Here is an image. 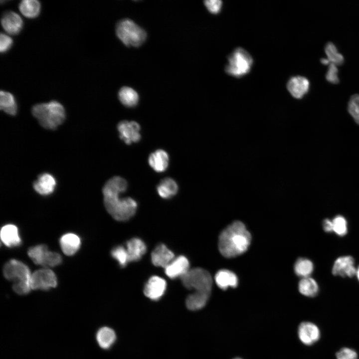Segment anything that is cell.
<instances>
[{"mask_svg": "<svg viewBox=\"0 0 359 359\" xmlns=\"http://www.w3.org/2000/svg\"><path fill=\"white\" fill-rule=\"evenodd\" d=\"M251 241V235L244 224L235 221L220 233L218 248L221 254L227 258L234 257L245 252Z\"/></svg>", "mask_w": 359, "mask_h": 359, "instance_id": "2", "label": "cell"}, {"mask_svg": "<svg viewBox=\"0 0 359 359\" xmlns=\"http://www.w3.org/2000/svg\"><path fill=\"white\" fill-rule=\"evenodd\" d=\"M0 108L6 114L14 116L17 111L16 102L13 95L5 91L0 92Z\"/></svg>", "mask_w": 359, "mask_h": 359, "instance_id": "27", "label": "cell"}, {"mask_svg": "<svg viewBox=\"0 0 359 359\" xmlns=\"http://www.w3.org/2000/svg\"><path fill=\"white\" fill-rule=\"evenodd\" d=\"M31 112L39 124L48 130L56 129L64 122L66 117L63 106L55 100L35 104Z\"/></svg>", "mask_w": 359, "mask_h": 359, "instance_id": "3", "label": "cell"}, {"mask_svg": "<svg viewBox=\"0 0 359 359\" xmlns=\"http://www.w3.org/2000/svg\"><path fill=\"white\" fill-rule=\"evenodd\" d=\"M210 294L209 292L194 291L186 299L185 305L187 308L191 311L202 309L206 304Z\"/></svg>", "mask_w": 359, "mask_h": 359, "instance_id": "23", "label": "cell"}, {"mask_svg": "<svg viewBox=\"0 0 359 359\" xmlns=\"http://www.w3.org/2000/svg\"><path fill=\"white\" fill-rule=\"evenodd\" d=\"M116 32L118 37L126 46L138 47L146 40V31L129 19H124L117 24Z\"/></svg>", "mask_w": 359, "mask_h": 359, "instance_id": "5", "label": "cell"}, {"mask_svg": "<svg viewBox=\"0 0 359 359\" xmlns=\"http://www.w3.org/2000/svg\"><path fill=\"white\" fill-rule=\"evenodd\" d=\"M159 195L165 199H169L175 195L178 191V185L172 178L162 180L157 187Z\"/></svg>", "mask_w": 359, "mask_h": 359, "instance_id": "25", "label": "cell"}, {"mask_svg": "<svg viewBox=\"0 0 359 359\" xmlns=\"http://www.w3.org/2000/svg\"><path fill=\"white\" fill-rule=\"evenodd\" d=\"M180 278L183 285L188 289L194 290V291L211 292V277L208 271L202 268L189 269Z\"/></svg>", "mask_w": 359, "mask_h": 359, "instance_id": "7", "label": "cell"}, {"mask_svg": "<svg viewBox=\"0 0 359 359\" xmlns=\"http://www.w3.org/2000/svg\"><path fill=\"white\" fill-rule=\"evenodd\" d=\"M57 278L50 269L45 268L35 271L31 275L30 286L33 290H48L55 287Z\"/></svg>", "mask_w": 359, "mask_h": 359, "instance_id": "9", "label": "cell"}, {"mask_svg": "<svg viewBox=\"0 0 359 359\" xmlns=\"http://www.w3.org/2000/svg\"><path fill=\"white\" fill-rule=\"evenodd\" d=\"M166 288V281L160 277L154 276L145 284L144 293L149 299L157 301L164 295Z\"/></svg>", "mask_w": 359, "mask_h": 359, "instance_id": "12", "label": "cell"}, {"mask_svg": "<svg viewBox=\"0 0 359 359\" xmlns=\"http://www.w3.org/2000/svg\"><path fill=\"white\" fill-rule=\"evenodd\" d=\"M287 88L294 98L300 99L308 92L310 88V82L304 76H293L288 81Z\"/></svg>", "mask_w": 359, "mask_h": 359, "instance_id": "13", "label": "cell"}, {"mask_svg": "<svg viewBox=\"0 0 359 359\" xmlns=\"http://www.w3.org/2000/svg\"><path fill=\"white\" fill-rule=\"evenodd\" d=\"M1 24L3 29L10 34L18 33L23 27V20L21 16L13 11L4 12L1 18Z\"/></svg>", "mask_w": 359, "mask_h": 359, "instance_id": "16", "label": "cell"}, {"mask_svg": "<svg viewBox=\"0 0 359 359\" xmlns=\"http://www.w3.org/2000/svg\"><path fill=\"white\" fill-rule=\"evenodd\" d=\"M13 43L12 39L8 35L1 33L0 35V51L1 53L5 52L11 47Z\"/></svg>", "mask_w": 359, "mask_h": 359, "instance_id": "39", "label": "cell"}, {"mask_svg": "<svg viewBox=\"0 0 359 359\" xmlns=\"http://www.w3.org/2000/svg\"><path fill=\"white\" fill-rule=\"evenodd\" d=\"M252 64L253 59L250 54L243 48L238 47L229 55L225 71L229 75L241 77L249 72Z\"/></svg>", "mask_w": 359, "mask_h": 359, "instance_id": "6", "label": "cell"}, {"mask_svg": "<svg viewBox=\"0 0 359 359\" xmlns=\"http://www.w3.org/2000/svg\"><path fill=\"white\" fill-rule=\"evenodd\" d=\"M174 258V253L163 244L157 246L151 254L153 264L156 266L164 268L173 261Z\"/></svg>", "mask_w": 359, "mask_h": 359, "instance_id": "18", "label": "cell"}, {"mask_svg": "<svg viewBox=\"0 0 359 359\" xmlns=\"http://www.w3.org/2000/svg\"><path fill=\"white\" fill-rule=\"evenodd\" d=\"M348 111L355 121L359 125V94L352 95L348 104Z\"/></svg>", "mask_w": 359, "mask_h": 359, "instance_id": "34", "label": "cell"}, {"mask_svg": "<svg viewBox=\"0 0 359 359\" xmlns=\"http://www.w3.org/2000/svg\"><path fill=\"white\" fill-rule=\"evenodd\" d=\"M169 157L168 153L163 150H157L149 156L148 162L151 167L156 172H164L168 168Z\"/></svg>", "mask_w": 359, "mask_h": 359, "instance_id": "21", "label": "cell"}, {"mask_svg": "<svg viewBox=\"0 0 359 359\" xmlns=\"http://www.w3.org/2000/svg\"><path fill=\"white\" fill-rule=\"evenodd\" d=\"M294 269L298 276L304 278L308 277L313 271V264L309 259L299 258L295 263Z\"/></svg>", "mask_w": 359, "mask_h": 359, "instance_id": "32", "label": "cell"}, {"mask_svg": "<svg viewBox=\"0 0 359 359\" xmlns=\"http://www.w3.org/2000/svg\"><path fill=\"white\" fill-rule=\"evenodd\" d=\"M129 262L139 260L147 250L146 245L140 238H133L129 240L126 243Z\"/></svg>", "mask_w": 359, "mask_h": 359, "instance_id": "19", "label": "cell"}, {"mask_svg": "<svg viewBox=\"0 0 359 359\" xmlns=\"http://www.w3.org/2000/svg\"><path fill=\"white\" fill-rule=\"evenodd\" d=\"M111 256L116 259L122 267H124L129 262L126 248L122 246L114 248L111 252Z\"/></svg>", "mask_w": 359, "mask_h": 359, "instance_id": "33", "label": "cell"}, {"mask_svg": "<svg viewBox=\"0 0 359 359\" xmlns=\"http://www.w3.org/2000/svg\"><path fill=\"white\" fill-rule=\"evenodd\" d=\"M28 255L35 264L45 267H54L62 261L58 253L48 250L44 245L31 247L28 251Z\"/></svg>", "mask_w": 359, "mask_h": 359, "instance_id": "8", "label": "cell"}, {"mask_svg": "<svg viewBox=\"0 0 359 359\" xmlns=\"http://www.w3.org/2000/svg\"><path fill=\"white\" fill-rule=\"evenodd\" d=\"M115 332L110 328L104 327L100 328L96 334V339L99 345L104 349L110 348L116 340Z\"/></svg>", "mask_w": 359, "mask_h": 359, "instance_id": "28", "label": "cell"}, {"mask_svg": "<svg viewBox=\"0 0 359 359\" xmlns=\"http://www.w3.org/2000/svg\"><path fill=\"white\" fill-rule=\"evenodd\" d=\"M0 238L3 243L7 247L17 246L21 243L18 229L13 224H6L1 228Z\"/></svg>", "mask_w": 359, "mask_h": 359, "instance_id": "20", "label": "cell"}, {"mask_svg": "<svg viewBox=\"0 0 359 359\" xmlns=\"http://www.w3.org/2000/svg\"><path fill=\"white\" fill-rule=\"evenodd\" d=\"M189 264L188 259L181 255L174 258L173 261L165 268V273L171 279L181 277L189 269Z\"/></svg>", "mask_w": 359, "mask_h": 359, "instance_id": "17", "label": "cell"}, {"mask_svg": "<svg viewBox=\"0 0 359 359\" xmlns=\"http://www.w3.org/2000/svg\"><path fill=\"white\" fill-rule=\"evenodd\" d=\"M56 186V180L51 174L44 173L40 174L33 183L35 191L41 195L52 193Z\"/></svg>", "mask_w": 359, "mask_h": 359, "instance_id": "14", "label": "cell"}, {"mask_svg": "<svg viewBox=\"0 0 359 359\" xmlns=\"http://www.w3.org/2000/svg\"><path fill=\"white\" fill-rule=\"evenodd\" d=\"M128 186L127 181L122 177H114L104 184L102 192L105 207L108 212L116 220H129L136 213V201L131 197L120 198Z\"/></svg>", "mask_w": 359, "mask_h": 359, "instance_id": "1", "label": "cell"}, {"mask_svg": "<svg viewBox=\"0 0 359 359\" xmlns=\"http://www.w3.org/2000/svg\"><path fill=\"white\" fill-rule=\"evenodd\" d=\"M80 238L76 234L69 233L63 235L60 239V245L63 252L66 255L74 254L79 249Z\"/></svg>", "mask_w": 359, "mask_h": 359, "instance_id": "22", "label": "cell"}, {"mask_svg": "<svg viewBox=\"0 0 359 359\" xmlns=\"http://www.w3.org/2000/svg\"><path fill=\"white\" fill-rule=\"evenodd\" d=\"M299 290L303 295L313 297L316 296L319 292V287L313 278L305 277L299 283Z\"/></svg>", "mask_w": 359, "mask_h": 359, "instance_id": "30", "label": "cell"}, {"mask_svg": "<svg viewBox=\"0 0 359 359\" xmlns=\"http://www.w3.org/2000/svg\"><path fill=\"white\" fill-rule=\"evenodd\" d=\"M4 277L13 282V290L18 294L25 295L31 288V274L28 267L22 262L11 259L5 264L3 268Z\"/></svg>", "mask_w": 359, "mask_h": 359, "instance_id": "4", "label": "cell"}, {"mask_svg": "<svg viewBox=\"0 0 359 359\" xmlns=\"http://www.w3.org/2000/svg\"><path fill=\"white\" fill-rule=\"evenodd\" d=\"M18 8L24 16L30 18H34L40 13L41 4L37 0H23L19 2Z\"/></svg>", "mask_w": 359, "mask_h": 359, "instance_id": "26", "label": "cell"}, {"mask_svg": "<svg viewBox=\"0 0 359 359\" xmlns=\"http://www.w3.org/2000/svg\"><path fill=\"white\" fill-rule=\"evenodd\" d=\"M118 97L121 103L128 107L135 106L139 101L137 92L129 87L121 88L118 93Z\"/></svg>", "mask_w": 359, "mask_h": 359, "instance_id": "29", "label": "cell"}, {"mask_svg": "<svg viewBox=\"0 0 359 359\" xmlns=\"http://www.w3.org/2000/svg\"><path fill=\"white\" fill-rule=\"evenodd\" d=\"M119 137L126 144L137 143L141 139L140 126L135 121H122L117 126Z\"/></svg>", "mask_w": 359, "mask_h": 359, "instance_id": "10", "label": "cell"}, {"mask_svg": "<svg viewBox=\"0 0 359 359\" xmlns=\"http://www.w3.org/2000/svg\"><path fill=\"white\" fill-rule=\"evenodd\" d=\"M298 335L300 341L306 346H311L320 338L321 333L318 327L313 323L304 322L299 326Z\"/></svg>", "mask_w": 359, "mask_h": 359, "instance_id": "11", "label": "cell"}, {"mask_svg": "<svg viewBox=\"0 0 359 359\" xmlns=\"http://www.w3.org/2000/svg\"><path fill=\"white\" fill-rule=\"evenodd\" d=\"M321 63L324 65H329L330 64V61L327 58H322L321 59Z\"/></svg>", "mask_w": 359, "mask_h": 359, "instance_id": "41", "label": "cell"}, {"mask_svg": "<svg viewBox=\"0 0 359 359\" xmlns=\"http://www.w3.org/2000/svg\"><path fill=\"white\" fill-rule=\"evenodd\" d=\"M354 265V259L352 256L340 257L334 263L332 273L335 276L352 277L357 274V270Z\"/></svg>", "mask_w": 359, "mask_h": 359, "instance_id": "15", "label": "cell"}, {"mask_svg": "<svg viewBox=\"0 0 359 359\" xmlns=\"http://www.w3.org/2000/svg\"><path fill=\"white\" fill-rule=\"evenodd\" d=\"M323 228L326 232H332L333 231V222L329 219H325L323 221Z\"/></svg>", "mask_w": 359, "mask_h": 359, "instance_id": "40", "label": "cell"}, {"mask_svg": "<svg viewBox=\"0 0 359 359\" xmlns=\"http://www.w3.org/2000/svg\"><path fill=\"white\" fill-rule=\"evenodd\" d=\"M357 275L358 278L359 280V267L358 270L357 271Z\"/></svg>", "mask_w": 359, "mask_h": 359, "instance_id": "42", "label": "cell"}, {"mask_svg": "<svg viewBox=\"0 0 359 359\" xmlns=\"http://www.w3.org/2000/svg\"><path fill=\"white\" fill-rule=\"evenodd\" d=\"M338 73L339 70L337 65L330 63L326 74V79L332 84H338L339 82Z\"/></svg>", "mask_w": 359, "mask_h": 359, "instance_id": "36", "label": "cell"}, {"mask_svg": "<svg viewBox=\"0 0 359 359\" xmlns=\"http://www.w3.org/2000/svg\"><path fill=\"white\" fill-rule=\"evenodd\" d=\"M325 52L327 58L330 63L340 65L344 63L343 55L339 52L337 46L332 42H328L325 47Z\"/></svg>", "mask_w": 359, "mask_h": 359, "instance_id": "31", "label": "cell"}, {"mask_svg": "<svg viewBox=\"0 0 359 359\" xmlns=\"http://www.w3.org/2000/svg\"><path fill=\"white\" fill-rule=\"evenodd\" d=\"M215 280L217 286L223 290L228 287H236L238 284V279L236 275L227 270H221L217 272Z\"/></svg>", "mask_w": 359, "mask_h": 359, "instance_id": "24", "label": "cell"}, {"mask_svg": "<svg viewBox=\"0 0 359 359\" xmlns=\"http://www.w3.org/2000/svg\"><path fill=\"white\" fill-rule=\"evenodd\" d=\"M337 359H358L355 350L349 348H343L336 353Z\"/></svg>", "mask_w": 359, "mask_h": 359, "instance_id": "37", "label": "cell"}, {"mask_svg": "<svg viewBox=\"0 0 359 359\" xmlns=\"http://www.w3.org/2000/svg\"><path fill=\"white\" fill-rule=\"evenodd\" d=\"M242 359L239 358H235V359Z\"/></svg>", "mask_w": 359, "mask_h": 359, "instance_id": "43", "label": "cell"}, {"mask_svg": "<svg viewBox=\"0 0 359 359\" xmlns=\"http://www.w3.org/2000/svg\"><path fill=\"white\" fill-rule=\"evenodd\" d=\"M204 4L210 12L216 14L221 10L222 1L220 0H208L204 1Z\"/></svg>", "mask_w": 359, "mask_h": 359, "instance_id": "38", "label": "cell"}, {"mask_svg": "<svg viewBox=\"0 0 359 359\" xmlns=\"http://www.w3.org/2000/svg\"><path fill=\"white\" fill-rule=\"evenodd\" d=\"M333 231L340 236H344L347 233V222L341 215L336 216L332 221Z\"/></svg>", "mask_w": 359, "mask_h": 359, "instance_id": "35", "label": "cell"}]
</instances>
